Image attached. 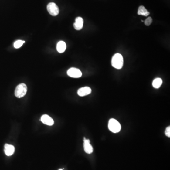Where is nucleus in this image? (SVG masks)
<instances>
[{"instance_id": "nucleus-1", "label": "nucleus", "mask_w": 170, "mask_h": 170, "mask_svg": "<svg viewBox=\"0 0 170 170\" xmlns=\"http://www.w3.org/2000/svg\"><path fill=\"white\" fill-rule=\"evenodd\" d=\"M112 65L117 69H121L123 66V58L121 54L116 53L113 56L112 59Z\"/></svg>"}, {"instance_id": "nucleus-2", "label": "nucleus", "mask_w": 170, "mask_h": 170, "mask_svg": "<svg viewBox=\"0 0 170 170\" xmlns=\"http://www.w3.org/2000/svg\"><path fill=\"white\" fill-rule=\"evenodd\" d=\"M108 128L113 133H118L121 130V125L115 119H111L109 121Z\"/></svg>"}, {"instance_id": "nucleus-3", "label": "nucleus", "mask_w": 170, "mask_h": 170, "mask_svg": "<svg viewBox=\"0 0 170 170\" xmlns=\"http://www.w3.org/2000/svg\"><path fill=\"white\" fill-rule=\"evenodd\" d=\"M27 90H28V88H27V86L25 84H24V83L19 84L15 89V96L19 98L23 97L25 96V94L27 93Z\"/></svg>"}, {"instance_id": "nucleus-4", "label": "nucleus", "mask_w": 170, "mask_h": 170, "mask_svg": "<svg viewBox=\"0 0 170 170\" xmlns=\"http://www.w3.org/2000/svg\"><path fill=\"white\" fill-rule=\"evenodd\" d=\"M47 9L50 15L56 16L59 13V8L58 7L54 2H50L47 6Z\"/></svg>"}, {"instance_id": "nucleus-5", "label": "nucleus", "mask_w": 170, "mask_h": 170, "mask_svg": "<svg viewBox=\"0 0 170 170\" xmlns=\"http://www.w3.org/2000/svg\"><path fill=\"white\" fill-rule=\"evenodd\" d=\"M67 74L71 78H79L82 76V72L75 68H71L67 71Z\"/></svg>"}, {"instance_id": "nucleus-6", "label": "nucleus", "mask_w": 170, "mask_h": 170, "mask_svg": "<svg viewBox=\"0 0 170 170\" xmlns=\"http://www.w3.org/2000/svg\"><path fill=\"white\" fill-rule=\"evenodd\" d=\"M84 149L85 152L88 154H90L93 152V148L90 143V140L84 138Z\"/></svg>"}, {"instance_id": "nucleus-7", "label": "nucleus", "mask_w": 170, "mask_h": 170, "mask_svg": "<svg viewBox=\"0 0 170 170\" xmlns=\"http://www.w3.org/2000/svg\"><path fill=\"white\" fill-rule=\"evenodd\" d=\"M41 121L42 123L47 125L52 126L54 124L53 119L48 115H43L41 118Z\"/></svg>"}, {"instance_id": "nucleus-8", "label": "nucleus", "mask_w": 170, "mask_h": 170, "mask_svg": "<svg viewBox=\"0 0 170 170\" xmlns=\"http://www.w3.org/2000/svg\"><path fill=\"white\" fill-rule=\"evenodd\" d=\"M92 90L88 87H81L78 90V94L80 97H84L89 95L91 93Z\"/></svg>"}, {"instance_id": "nucleus-9", "label": "nucleus", "mask_w": 170, "mask_h": 170, "mask_svg": "<svg viewBox=\"0 0 170 170\" xmlns=\"http://www.w3.org/2000/svg\"><path fill=\"white\" fill-rule=\"evenodd\" d=\"M15 152V148L12 144H6L4 146V153L7 156H11Z\"/></svg>"}, {"instance_id": "nucleus-10", "label": "nucleus", "mask_w": 170, "mask_h": 170, "mask_svg": "<svg viewBox=\"0 0 170 170\" xmlns=\"http://www.w3.org/2000/svg\"><path fill=\"white\" fill-rule=\"evenodd\" d=\"M83 19L81 17H77L75 19V22L74 23V27L75 29L80 30L83 28Z\"/></svg>"}, {"instance_id": "nucleus-11", "label": "nucleus", "mask_w": 170, "mask_h": 170, "mask_svg": "<svg viewBox=\"0 0 170 170\" xmlns=\"http://www.w3.org/2000/svg\"><path fill=\"white\" fill-rule=\"evenodd\" d=\"M66 43L63 41L59 42L57 45V50L59 53H63L66 50Z\"/></svg>"}, {"instance_id": "nucleus-12", "label": "nucleus", "mask_w": 170, "mask_h": 170, "mask_svg": "<svg viewBox=\"0 0 170 170\" xmlns=\"http://www.w3.org/2000/svg\"><path fill=\"white\" fill-rule=\"evenodd\" d=\"M138 15H142V16H148V15H149L150 13L147 11V9L143 6H140L138 8Z\"/></svg>"}, {"instance_id": "nucleus-13", "label": "nucleus", "mask_w": 170, "mask_h": 170, "mask_svg": "<svg viewBox=\"0 0 170 170\" xmlns=\"http://www.w3.org/2000/svg\"><path fill=\"white\" fill-rule=\"evenodd\" d=\"M163 83V81L160 78H156L153 81V87L155 88H159L161 86L162 84Z\"/></svg>"}, {"instance_id": "nucleus-14", "label": "nucleus", "mask_w": 170, "mask_h": 170, "mask_svg": "<svg viewBox=\"0 0 170 170\" xmlns=\"http://www.w3.org/2000/svg\"><path fill=\"white\" fill-rule=\"evenodd\" d=\"M24 43H25L24 41L20 40L16 41L14 42V47L16 49H18V48H20V47L22 46Z\"/></svg>"}, {"instance_id": "nucleus-15", "label": "nucleus", "mask_w": 170, "mask_h": 170, "mask_svg": "<svg viewBox=\"0 0 170 170\" xmlns=\"http://www.w3.org/2000/svg\"><path fill=\"white\" fill-rule=\"evenodd\" d=\"M152 21H153V19H152V18L151 17H148L144 21V24L146 25L147 26H149V25H150L151 24Z\"/></svg>"}, {"instance_id": "nucleus-16", "label": "nucleus", "mask_w": 170, "mask_h": 170, "mask_svg": "<svg viewBox=\"0 0 170 170\" xmlns=\"http://www.w3.org/2000/svg\"><path fill=\"white\" fill-rule=\"evenodd\" d=\"M165 134L168 137H170V127L168 126L165 131Z\"/></svg>"}, {"instance_id": "nucleus-17", "label": "nucleus", "mask_w": 170, "mask_h": 170, "mask_svg": "<svg viewBox=\"0 0 170 170\" xmlns=\"http://www.w3.org/2000/svg\"><path fill=\"white\" fill-rule=\"evenodd\" d=\"M59 170H62V169H59Z\"/></svg>"}]
</instances>
